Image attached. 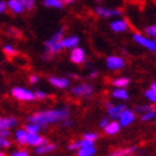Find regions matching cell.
<instances>
[{"instance_id": "52a82bcc", "label": "cell", "mask_w": 156, "mask_h": 156, "mask_svg": "<svg viewBox=\"0 0 156 156\" xmlns=\"http://www.w3.org/2000/svg\"><path fill=\"white\" fill-rule=\"evenodd\" d=\"M95 15L103 19H111V18H118L122 14L121 9L117 8H107V6H97L94 10Z\"/></svg>"}, {"instance_id": "30bf717a", "label": "cell", "mask_w": 156, "mask_h": 156, "mask_svg": "<svg viewBox=\"0 0 156 156\" xmlns=\"http://www.w3.org/2000/svg\"><path fill=\"white\" fill-rule=\"evenodd\" d=\"M136 119V113L132 109L126 108L124 111L121 113V115L118 117V123L121 124V127H128L129 124H132Z\"/></svg>"}, {"instance_id": "e575fe53", "label": "cell", "mask_w": 156, "mask_h": 156, "mask_svg": "<svg viewBox=\"0 0 156 156\" xmlns=\"http://www.w3.org/2000/svg\"><path fill=\"white\" fill-rule=\"evenodd\" d=\"M12 145V142L9 141L8 138H5V137H0V150L2 149H8Z\"/></svg>"}, {"instance_id": "d4e9b609", "label": "cell", "mask_w": 156, "mask_h": 156, "mask_svg": "<svg viewBox=\"0 0 156 156\" xmlns=\"http://www.w3.org/2000/svg\"><path fill=\"white\" fill-rule=\"evenodd\" d=\"M43 5L46 8H52V9H61L65 4L62 0H43Z\"/></svg>"}, {"instance_id": "60d3db41", "label": "cell", "mask_w": 156, "mask_h": 156, "mask_svg": "<svg viewBox=\"0 0 156 156\" xmlns=\"http://www.w3.org/2000/svg\"><path fill=\"white\" fill-rule=\"evenodd\" d=\"M10 135V131L9 129H0V137H5L8 138Z\"/></svg>"}, {"instance_id": "f35d334b", "label": "cell", "mask_w": 156, "mask_h": 156, "mask_svg": "<svg viewBox=\"0 0 156 156\" xmlns=\"http://www.w3.org/2000/svg\"><path fill=\"white\" fill-rule=\"evenodd\" d=\"M8 34H10V36H20V32L18 29H15V28H9L8 29Z\"/></svg>"}, {"instance_id": "83f0119b", "label": "cell", "mask_w": 156, "mask_h": 156, "mask_svg": "<svg viewBox=\"0 0 156 156\" xmlns=\"http://www.w3.org/2000/svg\"><path fill=\"white\" fill-rule=\"evenodd\" d=\"M42 128H43V127H42V126H40V124L28 122V123L26 124V128H24V129L28 132V133H38V132H40Z\"/></svg>"}, {"instance_id": "1f68e13d", "label": "cell", "mask_w": 156, "mask_h": 156, "mask_svg": "<svg viewBox=\"0 0 156 156\" xmlns=\"http://www.w3.org/2000/svg\"><path fill=\"white\" fill-rule=\"evenodd\" d=\"M22 5L24 6L26 10H33L34 5H36V0H19Z\"/></svg>"}, {"instance_id": "c3c4849f", "label": "cell", "mask_w": 156, "mask_h": 156, "mask_svg": "<svg viewBox=\"0 0 156 156\" xmlns=\"http://www.w3.org/2000/svg\"><path fill=\"white\" fill-rule=\"evenodd\" d=\"M155 111H156V109H155Z\"/></svg>"}, {"instance_id": "d6a6232c", "label": "cell", "mask_w": 156, "mask_h": 156, "mask_svg": "<svg viewBox=\"0 0 156 156\" xmlns=\"http://www.w3.org/2000/svg\"><path fill=\"white\" fill-rule=\"evenodd\" d=\"M98 137H99V135L95 133V132H87V133L83 135V138L89 140V141H93V142H95L98 140Z\"/></svg>"}, {"instance_id": "bcb514c9", "label": "cell", "mask_w": 156, "mask_h": 156, "mask_svg": "<svg viewBox=\"0 0 156 156\" xmlns=\"http://www.w3.org/2000/svg\"><path fill=\"white\" fill-rule=\"evenodd\" d=\"M0 156H5V154H4L2 150H0Z\"/></svg>"}, {"instance_id": "8fae6325", "label": "cell", "mask_w": 156, "mask_h": 156, "mask_svg": "<svg viewBox=\"0 0 156 156\" xmlns=\"http://www.w3.org/2000/svg\"><path fill=\"white\" fill-rule=\"evenodd\" d=\"M70 61L76 65H83L87 61V53H85L84 48L79 47V46L73 48L71 52H70Z\"/></svg>"}, {"instance_id": "9c48e42d", "label": "cell", "mask_w": 156, "mask_h": 156, "mask_svg": "<svg viewBox=\"0 0 156 156\" xmlns=\"http://www.w3.org/2000/svg\"><path fill=\"white\" fill-rule=\"evenodd\" d=\"M105 108H107V115L109 119L112 121H117L118 117L121 115V113L126 109V104L123 103H119V104H113L111 102H107L105 103Z\"/></svg>"}, {"instance_id": "ffe728a7", "label": "cell", "mask_w": 156, "mask_h": 156, "mask_svg": "<svg viewBox=\"0 0 156 156\" xmlns=\"http://www.w3.org/2000/svg\"><path fill=\"white\" fill-rule=\"evenodd\" d=\"M111 84L114 88H127L131 84V79L127 76H117L114 79H112Z\"/></svg>"}, {"instance_id": "7dc6e473", "label": "cell", "mask_w": 156, "mask_h": 156, "mask_svg": "<svg viewBox=\"0 0 156 156\" xmlns=\"http://www.w3.org/2000/svg\"><path fill=\"white\" fill-rule=\"evenodd\" d=\"M95 2H98V3H100V2H103V0H95Z\"/></svg>"}, {"instance_id": "f1b7e54d", "label": "cell", "mask_w": 156, "mask_h": 156, "mask_svg": "<svg viewBox=\"0 0 156 156\" xmlns=\"http://www.w3.org/2000/svg\"><path fill=\"white\" fill-rule=\"evenodd\" d=\"M140 118H141L142 122H151V121L156 119V111H155V109H151V111L141 114V117H140Z\"/></svg>"}, {"instance_id": "cb8c5ba5", "label": "cell", "mask_w": 156, "mask_h": 156, "mask_svg": "<svg viewBox=\"0 0 156 156\" xmlns=\"http://www.w3.org/2000/svg\"><path fill=\"white\" fill-rule=\"evenodd\" d=\"M97 152L95 146H88V147H83V149L77 150V156H94Z\"/></svg>"}, {"instance_id": "3957f363", "label": "cell", "mask_w": 156, "mask_h": 156, "mask_svg": "<svg viewBox=\"0 0 156 156\" xmlns=\"http://www.w3.org/2000/svg\"><path fill=\"white\" fill-rule=\"evenodd\" d=\"M132 40L135 41V43H137L138 46H141L142 48L147 50L151 53H156V40L146 36L145 33H138L135 32L132 34Z\"/></svg>"}, {"instance_id": "8992f818", "label": "cell", "mask_w": 156, "mask_h": 156, "mask_svg": "<svg viewBox=\"0 0 156 156\" xmlns=\"http://www.w3.org/2000/svg\"><path fill=\"white\" fill-rule=\"evenodd\" d=\"M105 66L111 71H119L126 66V60L118 55H111L105 58Z\"/></svg>"}, {"instance_id": "ee69618b", "label": "cell", "mask_w": 156, "mask_h": 156, "mask_svg": "<svg viewBox=\"0 0 156 156\" xmlns=\"http://www.w3.org/2000/svg\"><path fill=\"white\" fill-rule=\"evenodd\" d=\"M76 0H62V3L64 4H74Z\"/></svg>"}, {"instance_id": "f6af8a7d", "label": "cell", "mask_w": 156, "mask_h": 156, "mask_svg": "<svg viewBox=\"0 0 156 156\" xmlns=\"http://www.w3.org/2000/svg\"><path fill=\"white\" fill-rule=\"evenodd\" d=\"M150 88H152L154 90H156V81H154V83H151V85H150Z\"/></svg>"}, {"instance_id": "5bb4252c", "label": "cell", "mask_w": 156, "mask_h": 156, "mask_svg": "<svg viewBox=\"0 0 156 156\" xmlns=\"http://www.w3.org/2000/svg\"><path fill=\"white\" fill-rule=\"evenodd\" d=\"M46 142H47V140H46L44 137H42L40 133H28L27 145L37 147V146H41V145H43Z\"/></svg>"}, {"instance_id": "4316f807", "label": "cell", "mask_w": 156, "mask_h": 156, "mask_svg": "<svg viewBox=\"0 0 156 156\" xmlns=\"http://www.w3.org/2000/svg\"><path fill=\"white\" fill-rule=\"evenodd\" d=\"M145 98L150 104H156V90H154L152 88L145 90Z\"/></svg>"}, {"instance_id": "7a4b0ae2", "label": "cell", "mask_w": 156, "mask_h": 156, "mask_svg": "<svg viewBox=\"0 0 156 156\" xmlns=\"http://www.w3.org/2000/svg\"><path fill=\"white\" fill-rule=\"evenodd\" d=\"M62 40H64V29L61 28L44 42V52L42 55L44 61H51L55 55L62 50Z\"/></svg>"}, {"instance_id": "2e32d148", "label": "cell", "mask_w": 156, "mask_h": 156, "mask_svg": "<svg viewBox=\"0 0 156 156\" xmlns=\"http://www.w3.org/2000/svg\"><path fill=\"white\" fill-rule=\"evenodd\" d=\"M18 119L14 117H0V129H10L17 126Z\"/></svg>"}, {"instance_id": "4fadbf2b", "label": "cell", "mask_w": 156, "mask_h": 156, "mask_svg": "<svg viewBox=\"0 0 156 156\" xmlns=\"http://www.w3.org/2000/svg\"><path fill=\"white\" fill-rule=\"evenodd\" d=\"M111 97L115 100H128L129 99V93L126 88H114L112 91H111Z\"/></svg>"}, {"instance_id": "836d02e7", "label": "cell", "mask_w": 156, "mask_h": 156, "mask_svg": "<svg viewBox=\"0 0 156 156\" xmlns=\"http://www.w3.org/2000/svg\"><path fill=\"white\" fill-rule=\"evenodd\" d=\"M34 97L37 100H43L48 98V93H46L43 90H34Z\"/></svg>"}, {"instance_id": "ba28073f", "label": "cell", "mask_w": 156, "mask_h": 156, "mask_svg": "<svg viewBox=\"0 0 156 156\" xmlns=\"http://www.w3.org/2000/svg\"><path fill=\"white\" fill-rule=\"evenodd\" d=\"M129 22L126 19V18H114L111 23H109V28L113 33H124L129 30Z\"/></svg>"}, {"instance_id": "ac0fdd59", "label": "cell", "mask_w": 156, "mask_h": 156, "mask_svg": "<svg viewBox=\"0 0 156 156\" xmlns=\"http://www.w3.org/2000/svg\"><path fill=\"white\" fill-rule=\"evenodd\" d=\"M6 4H8V9H9L13 14H22L26 10L24 6L22 5V3L19 0H8Z\"/></svg>"}, {"instance_id": "4dcf8cb0", "label": "cell", "mask_w": 156, "mask_h": 156, "mask_svg": "<svg viewBox=\"0 0 156 156\" xmlns=\"http://www.w3.org/2000/svg\"><path fill=\"white\" fill-rule=\"evenodd\" d=\"M144 33H145L146 36L154 38V40H156V24H150V26L145 27Z\"/></svg>"}, {"instance_id": "7402d4cb", "label": "cell", "mask_w": 156, "mask_h": 156, "mask_svg": "<svg viewBox=\"0 0 156 156\" xmlns=\"http://www.w3.org/2000/svg\"><path fill=\"white\" fill-rule=\"evenodd\" d=\"M55 149H56V145L46 142V144H43V145H41V146H37L36 149H34V151H36V154H38V155H43V154H48V152L53 151Z\"/></svg>"}, {"instance_id": "d6986e66", "label": "cell", "mask_w": 156, "mask_h": 156, "mask_svg": "<svg viewBox=\"0 0 156 156\" xmlns=\"http://www.w3.org/2000/svg\"><path fill=\"white\" fill-rule=\"evenodd\" d=\"M14 140L18 145L23 146V145H27V140H28V132L24 128H20L17 129L14 133Z\"/></svg>"}, {"instance_id": "603a6c76", "label": "cell", "mask_w": 156, "mask_h": 156, "mask_svg": "<svg viewBox=\"0 0 156 156\" xmlns=\"http://www.w3.org/2000/svg\"><path fill=\"white\" fill-rule=\"evenodd\" d=\"M137 150L136 146H132V147H127V149H121V150H117L114 152H112L109 156H131L135 151Z\"/></svg>"}, {"instance_id": "d590c367", "label": "cell", "mask_w": 156, "mask_h": 156, "mask_svg": "<svg viewBox=\"0 0 156 156\" xmlns=\"http://www.w3.org/2000/svg\"><path fill=\"white\" fill-rule=\"evenodd\" d=\"M10 156H29V152L27 150H18V151H14Z\"/></svg>"}, {"instance_id": "484cf974", "label": "cell", "mask_w": 156, "mask_h": 156, "mask_svg": "<svg viewBox=\"0 0 156 156\" xmlns=\"http://www.w3.org/2000/svg\"><path fill=\"white\" fill-rule=\"evenodd\" d=\"M3 52L9 58H13V57H15L18 55V50L14 47V46H12V44H5L4 47H3Z\"/></svg>"}, {"instance_id": "8d00e7d4", "label": "cell", "mask_w": 156, "mask_h": 156, "mask_svg": "<svg viewBox=\"0 0 156 156\" xmlns=\"http://www.w3.org/2000/svg\"><path fill=\"white\" fill-rule=\"evenodd\" d=\"M8 10V4L6 2H4V0H0V14H3Z\"/></svg>"}, {"instance_id": "6da1fadb", "label": "cell", "mask_w": 156, "mask_h": 156, "mask_svg": "<svg viewBox=\"0 0 156 156\" xmlns=\"http://www.w3.org/2000/svg\"><path fill=\"white\" fill-rule=\"evenodd\" d=\"M70 117L69 108H56V109H47V111H41L37 112L32 115L28 117V122L30 123H37L46 128V126L53 123L62 122L64 119H67Z\"/></svg>"}, {"instance_id": "e0dca14e", "label": "cell", "mask_w": 156, "mask_h": 156, "mask_svg": "<svg viewBox=\"0 0 156 156\" xmlns=\"http://www.w3.org/2000/svg\"><path fill=\"white\" fill-rule=\"evenodd\" d=\"M121 128L122 127H121V124L118 123V121H109V123L104 127V132H105V135H108V136H114L121 131Z\"/></svg>"}, {"instance_id": "9a60e30c", "label": "cell", "mask_w": 156, "mask_h": 156, "mask_svg": "<svg viewBox=\"0 0 156 156\" xmlns=\"http://www.w3.org/2000/svg\"><path fill=\"white\" fill-rule=\"evenodd\" d=\"M79 37L77 36H67V37H64L62 40V48H66V50H73L75 47L79 46Z\"/></svg>"}, {"instance_id": "7bdbcfd3", "label": "cell", "mask_w": 156, "mask_h": 156, "mask_svg": "<svg viewBox=\"0 0 156 156\" xmlns=\"http://www.w3.org/2000/svg\"><path fill=\"white\" fill-rule=\"evenodd\" d=\"M99 75V73L97 71V70H93V71L89 74V77H90V79H95V77Z\"/></svg>"}, {"instance_id": "7c38bea8", "label": "cell", "mask_w": 156, "mask_h": 156, "mask_svg": "<svg viewBox=\"0 0 156 156\" xmlns=\"http://www.w3.org/2000/svg\"><path fill=\"white\" fill-rule=\"evenodd\" d=\"M48 81L56 89H66L70 85V80L67 77H62V76H50Z\"/></svg>"}, {"instance_id": "5b68a950", "label": "cell", "mask_w": 156, "mask_h": 156, "mask_svg": "<svg viewBox=\"0 0 156 156\" xmlns=\"http://www.w3.org/2000/svg\"><path fill=\"white\" fill-rule=\"evenodd\" d=\"M10 93H12V97L19 100V102H33V100H36L34 91L26 89V88H22V87L13 88Z\"/></svg>"}, {"instance_id": "44dd1931", "label": "cell", "mask_w": 156, "mask_h": 156, "mask_svg": "<svg viewBox=\"0 0 156 156\" xmlns=\"http://www.w3.org/2000/svg\"><path fill=\"white\" fill-rule=\"evenodd\" d=\"M93 145H94L93 141L81 138V140H77V141H75L73 144H70L69 145V150H79V149H83V147H88V146H93Z\"/></svg>"}, {"instance_id": "74e56055", "label": "cell", "mask_w": 156, "mask_h": 156, "mask_svg": "<svg viewBox=\"0 0 156 156\" xmlns=\"http://www.w3.org/2000/svg\"><path fill=\"white\" fill-rule=\"evenodd\" d=\"M73 124H74V122L71 121V119H64V121H62L61 122V126L62 127H70V126H73Z\"/></svg>"}, {"instance_id": "b9f144b4", "label": "cell", "mask_w": 156, "mask_h": 156, "mask_svg": "<svg viewBox=\"0 0 156 156\" xmlns=\"http://www.w3.org/2000/svg\"><path fill=\"white\" fill-rule=\"evenodd\" d=\"M108 123H109V119H108V118H103V119H100V122H99V127L104 129V127L107 126Z\"/></svg>"}, {"instance_id": "277c9868", "label": "cell", "mask_w": 156, "mask_h": 156, "mask_svg": "<svg viewBox=\"0 0 156 156\" xmlns=\"http://www.w3.org/2000/svg\"><path fill=\"white\" fill-rule=\"evenodd\" d=\"M70 94L77 98H90L94 94V85L89 83H81L70 89Z\"/></svg>"}, {"instance_id": "ab89813d", "label": "cell", "mask_w": 156, "mask_h": 156, "mask_svg": "<svg viewBox=\"0 0 156 156\" xmlns=\"http://www.w3.org/2000/svg\"><path fill=\"white\" fill-rule=\"evenodd\" d=\"M38 81H40V77H38V75H30L29 76V83L30 84H37Z\"/></svg>"}, {"instance_id": "f546056e", "label": "cell", "mask_w": 156, "mask_h": 156, "mask_svg": "<svg viewBox=\"0 0 156 156\" xmlns=\"http://www.w3.org/2000/svg\"><path fill=\"white\" fill-rule=\"evenodd\" d=\"M151 109H154L152 104H140V105L135 107V109H133V111H135V113L144 114V113H146V112L151 111Z\"/></svg>"}]
</instances>
